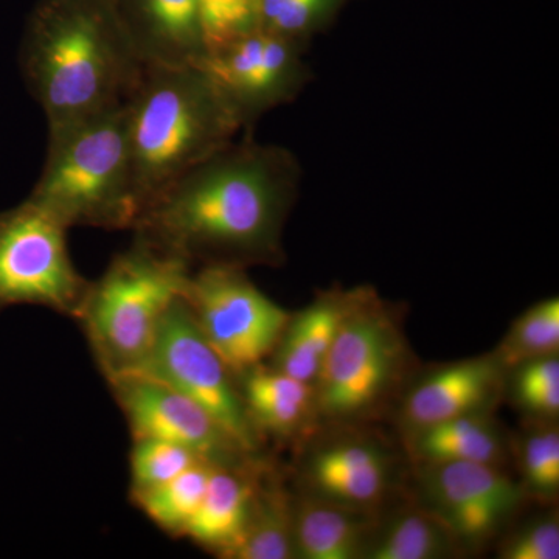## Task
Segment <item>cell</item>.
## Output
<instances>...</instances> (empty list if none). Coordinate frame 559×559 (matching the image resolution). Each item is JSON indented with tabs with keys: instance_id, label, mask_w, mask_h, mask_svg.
<instances>
[{
	"instance_id": "6da1fadb",
	"label": "cell",
	"mask_w": 559,
	"mask_h": 559,
	"mask_svg": "<svg viewBox=\"0 0 559 559\" xmlns=\"http://www.w3.org/2000/svg\"><path fill=\"white\" fill-rule=\"evenodd\" d=\"M289 150L250 135L202 160L140 212L134 237L191 267L282 263L283 229L299 194Z\"/></svg>"
},
{
	"instance_id": "7a4b0ae2",
	"label": "cell",
	"mask_w": 559,
	"mask_h": 559,
	"mask_svg": "<svg viewBox=\"0 0 559 559\" xmlns=\"http://www.w3.org/2000/svg\"><path fill=\"white\" fill-rule=\"evenodd\" d=\"M20 64L49 132L123 105L145 69L112 0H50L28 27Z\"/></svg>"
},
{
	"instance_id": "3957f363",
	"label": "cell",
	"mask_w": 559,
	"mask_h": 559,
	"mask_svg": "<svg viewBox=\"0 0 559 559\" xmlns=\"http://www.w3.org/2000/svg\"><path fill=\"white\" fill-rule=\"evenodd\" d=\"M127 112L140 212L242 131L201 66H145Z\"/></svg>"
},
{
	"instance_id": "277c9868",
	"label": "cell",
	"mask_w": 559,
	"mask_h": 559,
	"mask_svg": "<svg viewBox=\"0 0 559 559\" xmlns=\"http://www.w3.org/2000/svg\"><path fill=\"white\" fill-rule=\"evenodd\" d=\"M28 200L69 229L132 230L140 210L127 103L49 132L46 164Z\"/></svg>"
},
{
	"instance_id": "5b68a950",
	"label": "cell",
	"mask_w": 559,
	"mask_h": 559,
	"mask_svg": "<svg viewBox=\"0 0 559 559\" xmlns=\"http://www.w3.org/2000/svg\"><path fill=\"white\" fill-rule=\"evenodd\" d=\"M193 267L134 237L91 282L79 322L106 381L142 369L162 320L182 299Z\"/></svg>"
},
{
	"instance_id": "8992f818",
	"label": "cell",
	"mask_w": 559,
	"mask_h": 559,
	"mask_svg": "<svg viewBox=\"0 0 559 559\" xmlns=\"http://www.w3.org/2000/svg\"><path fill=\"white\" fill-rule=\"evenodd\" d=\"M404 341L373 290L364 288L314 381L316 415L355 421L377 409L399 380Z\"/></svg>"
},
{
	"instance_id": "52a82bcc",
	"label": "cell",
	"mask_w": 559,
	"mask_h": 559,
	"mask_svg": "<svg viewBox=\"0 0 559 559\" xmlns=\"http://www.w3.org/2000/svg\"><path fill=\"white\" fill-rule=\"evenodd\" d=\"M60 219L32 200L0 212V312L20 305L79 319L90 290Z\"/></svg>"
},
{
	"instance_id": "ba28073f",
	"label": "cell",
	"mask_w": 559,
	"mask_h": 559,
	"mask_svg": "<svg viewBox=\"0 0 559 559\" xmlns=\"http://www.w3.org/2000/svg\"><path fill=\"white\" fill-rule=\"evenodd\" d=\"M135 374H145L202 407L252 457L260 459V433L242 403L237 377L210 347L186 299L162 320L148 356Z\"/></svg>"
},
{
	"instance_id": "9c48e42d",
	"label": "cell",
	"mask_w": 559,
	"mask_h": 559,
	"mask_svg": "<svg viewBox=\"0 0 559 559\" xmlns=\"http://www.w3.org/2000/svg\"><path fill=\"white\" fill-rule=\"evenodd\" d=\"M183 299L210 347L235 377L274 353L290 318L242 267H194Z\"/></svg>"
},
{
	"instance_id": "30bf717a",
	"label": "cell",
	"mask_w": 559,
	"mask_h": 559,
	"mask_svg": "<svg viewBox=\"0 0 559 559\" xmlns=\"http://www.w3.org/2000/svg\"><path fill=\"white\" fill-rule=\"evenodd\" d=\"M305 46L263 28L210 51L201 68L215 83L242 130L264 114L293 103L307 87Z\"/></svg>"
},
{
	"instance_id": "8fae6325",
	"label": "cell",
	"mask_w": 559,
	"mask_h": 559,
	"mask_svg": "<svg viewBox=\"0 0 559 559\" xmlns=\"http://www.w3.org/2000/svg\"><path fill=\"white\" fill-rule=\"evenodd\" d=\"M109 385L130 426L132 440L178 444L215 468L249 469L261 462L242 450L207 412L164 382L145 374H128Z\"/></svg>"
},
{
	"instance_id": "7c38bea8",
	"label": "cell",
	"mask_w": 559,
	"mask_h": 559,
	"mask_svg": "<svg viewBox=\"0 0 559 559\" xmlns=\"http://www.w3.org/2000/svg\"><path fill=\"white\" fill-rule=\"evenodd\" d=\"M426 510L459 546L479 547L520 509L525 492L495 465L447 463L426 466Z\"/></svg>"
},
{
	"instance_id": "4fadbf2b",
	"label": "cell",
	"mask_w": 559,
	"mask_h": 559,
	"mask_svg": "<svg viewBox=\"0 0 559 559\" xmlns=\"http://www.w3.org/2000/svg\"><path fill=\"white\" fill-rule=\"evenodd\" d=\"M506 373L496 355L457 360L430 371L404 400V425L407 430H415L466 415L487 414L498 400Z\"/></svg>"
},
{
	"instance_id": "5bb4252c",
	"label": "cell",
	"mask_w": 559,
	"mask_h": 559,
	"mask_svg": "<svg viewBox=\"0 0 559 559\" xmlns=\"http://www.w3.org/2000/svg\"><path fill=\"white\" fill-rule=\"evenodd\" d=\"M304 479L311 496L366 513L385 495L390 462L370 441L334 440L310 452Z\"/></svg>"
},
{
	"instance_id": "9a60e30c",
	"label": "cell",
	"mask_w": 559,
	"mask_h": 559,
	"mask_svg": "<svg viewBox=\"0 0 559 559\" xmlns=\"http://www.w3.org/2000/svg\"><path fill=\"white\" fill-rule=\"evenodd\" d=\"M119 11L145 66H201L205 60L198 0H130Z\"/></svg>"
},
{
	"instance_id": "2e32d148",
	"label": "cell",
	"mask_w": 559,
	"mask_h": 559,
	"mask_svg": "<svg viewBox=\"0 0 559 559\" xmlns=\"http://www.w3.org/2000/svg\"><path fill=\"white\" fill-rule=\"evenodd\" d=\"M364 288L329 290L290 316L272 353L274 369L314 385L323 360Z\"/></svg>"
},
{
	"instance_id": "e0dca14e",
	"label": "cell",
	"mask_w": 559,
	"mask_h": 559,
	"mask_svg": "<svg viewBox=\"0 0 559 559\" xmlns=\"http://www.w3.org/2000/svg\"><path fill=\"white\" fill-rule=\"evenodd\" d=\"M253 428L264 436L289 439L316 415L314 385L263 364L237 377Z\"/></svg>"
},
{
	"instance_id": "ac0fdd59",
	"label": "cell",
	"mask_w": 559,
	"mask_h": 559,
	"mask_svg": "<svg viewBox=\"0 0 559 559\" xmlns=\"http://www.w3.org/2000/svg\"><path fill=\"white\" fill-rule=\"evenodd\" d=\"M260 465L261 462L249 469L213 468L204 498L183 538L227 559L248 524Z\"/></svg>"
},
{
	"instance_id": "d6986e66",
	"label": "cell",
	"mask_w": 559,
	"mask_h": 559,
	"mask_svg": "<svg viewBox=\"0 0 559 559\" xmlns=\"http://www.w3.org/2000/svg\"><path fill=\"white\" fill-rule=\"evenodd\" d=\"M296 499L263 463L255 474L252 506L240 543L227 559L296 558Z\"/></svg>"
},
{
	"instance_id": "ffe728a7",
	"label": "cell",
	"mask_w": 559,
	"mask_h": 559,
	"mask_svg": "<svg viewBox=\"0 0 559 559\" xmlns=\"http://www.w3.org/2000/svg\"><path fill=\"white\" fill-rule=\"evenodd\" d=\"M360 514L362 511L345 509L311 495L296 499V558H364L369 538L366 521Z\"/></svg>"
},
{
	"instance_id": "44dd1931",
	"label": "cell",
	"mask_w": 559,
	"mask_h": 559,
	"mask_svg": "<svg viewBox=\"0 0 559 559\" xmlns=\"http://www.w3.org/2000/svg\"><path fill=\"white\" fill-rule=\"evenodd\" d=\"M409 450L425 466L447 463L498 466L503 455V439L487 414L466 415L409 430Z\"/></svg>"
},
{
	"instance_id": "7402d4cb",
	"label": "cell",
	"mask_w": 559,
	"mask_h": 559,
	"mask_svg": "<svg viewBox=\"0 0 559 559\" xmlns=\"http://www.w3.org/2000/svg\"><path fill=\"white\" fill-rule=\"evenodd\" d=\"M459 544L428 510L401 511L367 544L364 558L440 559Z\"/></svg>"
},
{
	"instance_id": "603a6c76",
	"label": "cell",
	"mask_w": 559,
	"mask_h": 559,
	"mask_svg": "<svg viewBox=\"0 0 559 559\" xmlns=\"http://www.w3.org/2000/svg\"><path fill=\"white\" fill-rule=\"evenodd\" d=\"M213 468L209 463H198L165 484L131 492V500L156 527L183 538L204 498Z\"/></svg>"
},
{
	"instance_id": "cb8c5ba5",
	"label": "cell",
	"mask_w": 559,
	"mask_h": 559,
	"mask_svg": "<svg viewBox=\"0 0 559 559\" xmlns=\"http://www.w3.org/2000/svg\"><path fill=\"white\" fill-rule=\"evenodd\" d=\"M558 352L559 300L550 297L533 305L514 320L495 355L509 371L527 360L558 356Z\"/></svg>"
},
{
	"instance_id": "d4e9b609",
	"label": "cell",
	"mask_w": 559,
	"mask_h": 559,
	"mask_svg": "<svg viewBox=\"0 0 559 559\" xmlns=\"http://www.w3.org/2000/svg\"><path fill=\"white\" fill-rule=\"evenodd\" d=\"M342 3L344 0H259L260 28L305 46Z\"/></svg>"
},
{
	"instance_id": "484cf974",
	"label": "cell",
	"mask_w": 559,
	"mask_h": 559,
	"mask_svg": "<svg viewBox=\"0 0 559 559\" xmlns=\"http://www.w3.org/2000/svg\"><path fill=\"white\" fill-rule=\"evenodd\" d=\"M509 371H511V396L522 412L536 418L558 417V356L527 360Z\"/></svg>"
},
{
	"instance_id": "4316f807",
	"label": "cell",
	"mask_w": 559,
	"mask_h": 559,
	"mask_svg": "<svg viewBox=\"0 0 559 559\" xmlns=\"http://www.w3.org/2000/svg\"><path fill=\"white\" fill-rule=\"evenodd\" d=\"M201 462L198 455L178 444L135 439L130 455L131 492L165 484Z\"/></svg>"
},
{
	"instance_id": "83f0119b",
	"label": "cell",
	"mask_w": 559,
	"mask_h": 559,
	"mask_svg": "<svg viewBox=\"0 0 559 559\" xmlns=\"http://www.w3.org/2000/svg\"><path fill=\"white\" fill-rule=\"evenodd\" d=\"M525 495L551 500L559 492V433L557 428H539L522 440L520 452Z\"/></svg>"
},
{
	"instance_id": "f1b7e54d",
	"label": "cell",
	"mask_w": 559,
	"mask_h": 559,
	"mask_svg": "<svg viewBox=\"0 0 559 559\" xmlns=\"http://www.w3.org/2000/svg\"><path fill=\"white\" fill-rule=\"evenodd\" d=\"M198 13L207 55L260 28L259 0H198Z\"/></svg>"
},
{
	"instance_id": "f546056e",
	"label": "cell",
	"mask_w": 559,
	"mask_h": 559,
	"mask_svg": "<svg viewBox=\"0 0 559 559\" xmlns=\"http://www.w3.org/2000/svg\"><path fill=\"white\" fill-rule=\"evenodd\" d=\"M499 558L503 559H558L559 522L557 514L536 518L507 539Z\"/></svg>"
}]
</instances>
